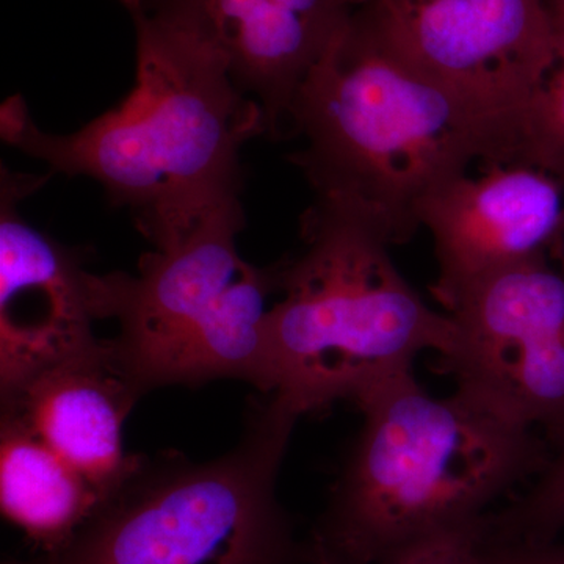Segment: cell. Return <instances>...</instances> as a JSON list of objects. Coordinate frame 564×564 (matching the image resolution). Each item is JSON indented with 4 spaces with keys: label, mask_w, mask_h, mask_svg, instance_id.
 I'll use <instances>...</instances> for the list:
<instances>
[{
    "label": "cell",
    "mask_w": 564,
    "mask_h": 564,
    "mask_svg": "<svg viewBox=\"0 0 564 564\" xmlns=\"http://www.w3.org/2000/svg\"><path fill=\"white\" fill-rule=\"evenodd\" d=\"M384 564H494L485 547L484 529L437 538Z\"/></svg>",
    "instance_id": "obj_16"
},
{
    "label": "cell",
    "mask_w": 564,
    "mask_h": 564,
    "mask_svg": "<svg viewBox=\"0 0 564 564\" xmlns=\"http://www.w3.org/2000/svg\"><path fill=\"white\" fill-rule=\"evenodd\" d=\"M358 10L404 61L516 113L555 68L549 0H377Z\"/></svg>",
    "instance_id": "obj_8"
},
{
    "label": "cell",
    "mask_w": 564,
    "mask_h": 564,
    "mask_svg": "<svg viewBox=\"0 0 564 564\" xmlns=\"http://www.w3.org/2000/svg\"><path fill=\"white\" fill-rule=\"evenodd\" d=\"M300 419L278 393L259 392L231 451L209 462L137 454L68 543L10 564H292L302 552L278 480Z\"/></svg>",
    "instance_id": "obj_5"
},
{
    "label": "cell",
    "mask_w": 564,
    "mask_h": 564,
    "mask_svg": "<svg viewBox=\"0 0 564 564\" xmlns=\"http://www.w3.org/2000/svg\"><path fill=\"white\" fill-rule=\"evenodd\" d=\"M358 10L351 0H141L144 13L210 52L261 107L267 135H291L296 93Z\"/></svg>",
    "instance_id": "obj_10"
},
{
    "label": "cell",
    "mask_w": 564,
    "mask_h": 564,
    "mask_svg": "<svg viewBox=\"0 0 564 564\" xmlns=\"http://www.w3.org/2000/svg\"><path fill=\"white\" fill-rule=\"evenodd\" d=\"M102 497L61 455L13 419L0 421V508L35 554L63 547Z\"/></svg>",
    "instance_id": "obj_13"
},
{
    "label": "cell",
    "mask_w": 564,
    "mask_h": 564,
    "mask_svg": "<svg viewBox=\"0 0 564 564\" xmlns=\"http://www.w3.org/2000/svg\"><path fill=\"white\" fill-rule=\"evenodd\" d=\"M140 399L104 339L98 351L50 367L0 404L2 417L31 430L104 499L135 463L122 430Z\"/></svg>",
    "instance_id": "obj_12"
},
{
    "label": "cell",
    "mask_w": 564,
    "mask_h": 564,
    "mask_svg": "<svg viewBox=\"0 0 564 564\" xmlns=\"http://www.w3.org/2000/svg\"><path fill=\"white\" fill-rule=\"evenodd\" d=\"M302 248L276 262L280 302L267 317L270 392L302 417L355 404L414 372L426 351L444 359L455 323L419 295L391 245L351 207L315 196L300 221Z\"/></svg>",
    "instance_id": "obj_4"
},
{
    "label": "cell",
    "mask_w": 564,
    "mask_h": 564,
    "mask_svg": "<svg viewBox=\"0 0 564 564\" xmlns=\"http://www.w3.org/2000/svg\"><path fill=\"white\" fill-rule=\"evenodd\" d=\"M455 388L511 421L564 441V274L549 261L475 282L444 307Z\"/></svg>",
    "instance_id": "obj_7"
},
{
    "label": "cell",
    "mask_w": 564,
    "mask_h": 564,
    "mask_svg": "<svg viewBox=\"0 0 564 564\" xmlns=\"http://www.w3.org/2000/svg\"><path fill=\"white\" fill-rule=\"evenodd\" d=\"M355 406L361 430L304 544L306 564H384L484 529L492 505L540 464L534 430L462 389L433 395L414 372Z\"/></svg>",
    "instance_id": "obj_3"
},
{
    "label": "cell",
    "mask_w": 564,
    "mask_h": 564,
    "mask_svg": "<svg viewBox=\"0 0 564 564\" xmlns=\"http://www.w3.org/2000/svg\"><path fill=\"white\" fill-rule=\"evenodd\" d=\"M243 228V206L236 204L141 256L137 273L106 274L109 318L120 323L107 340L141 397L223 378L270 393L267 317L278 267L240 258Z\"/></svg>",
    "instance_id": "obj_6"
},
{
    "label": "cell",
    "mask_w": 564,
    "mask_h": 564,
    "mask_svg": "<svg viewBox=\"0 0 564 564\" xmlns=\"http://www.w3.org/2000/svg\"><path fill=\"white\" fill-rule=\"evenodd\" d=\"M486 552L494 564H564L563 549L545 543H494L486 541Z\"/></svg>",
    "instance_id": "obj_17"
},
{
    "label": "cell",
    "mask_w": 564,
    "mask_h": 564,
    "mask_svg": "<svg viewBox=\"0 0 564 564\" xmlns=\"http://www.w3.org/2000/svg\"><path fill=\"white\" fill-rule=\"evenodd\" d=\"M551 7L556 36L555 68L527 110L518 162L543 170L564 187V0H551Z\"/></svg>",
    "instance_id": "obj_14"
},
{
    "label": "cell",
    "mask_w": 564,
    "mask_h": 564,
    "mask_svg": "<svg viewBox=\"0 0 564 564\" xmlns=\"http://www.w3.org/2000/svg\"><path fill=\"white\" fill-rule=\"evenodd\" d=\"M564 529V441L562 452L525 496L489 514L486 536L497 543H544Z\"/></svg>",
    "instance_id": "obj_15"
},
{
    "label": "cell",
    "mask_w": 564,
    "mask_h": 564,
    "mask_svg": "<svg viewBox=\"0 0 564 564\" xmlns=\"http://www.w3.org/2000/svg\"><path fill=\"white\" fill-rule=\"evenodd\" d=\"M524 115L404 61L356 10L303 82L291 162L315 196L366 218L395 247L421 229L423 204L475 162H518Z\"/></svg>",
    "instance_id": "obj_1"
},
{
    "label": "cell",
    "mask_w": 564,
    "mask_h": 564,
    "mask_svg": "<svg viewBox=\"0 0 564 564\" xmlns=\"http://www.w3.org/2000/svg\"><path fill=\"white\" fill-rule=\"evenodd\" d=\"M131 18L135 84L115 109L55 135L13 96L0 109V135L51 174L98 182L111 206L131 212L141 236L162 250L242 204L240 151L267 135L265 118L210 52L147 14Z\"/></svg>",
    "instance_id": "obj_2"
},
{
    "label": "cell",
    "mask_w": 564,
    "mask_h": 564,
    "mask_svg": "<svg viewBox=\"0 0 564 564\" xmlns=\"http://www.w3.org/2000/svg\"><path fill=\"white\" fill-rule=\"evenodd\" d=\"M351 2L355 3L356 9H361V7L377 2V0H351Z\"/></svg>",
    "instance_id": "obj_19"
},
{
    "label": "cell",
    "mask_w": 564,
    "mask_h": 564,
    "mask_svg": "<svg viewBox=\"0 0 564 564\" xmlns=\"http://www.w3.org/2000/svg\"><path fill=\"white\" fill-rule=\"evenodd\" d=\"M47 180L0 169V399L104 345L95 323L109 318L106 274L22 215Z\"/></svg>",
    "instance_id": "obj_9"
},
{
    "label": "cell",
    "mask_w": 564,
    "mask_h": 564,
    "mask_svg": "<svg viewBox=\"0 0 564 564\" xmlns=\"http://www.w3.org/2000/svg\"><path fill=\"white\" fill-rule=\"evenodd\" d=\"M419 220L432 236V292L443 307L511 267L564 262V187L529 163H488L478 176L456 177L423 204Z\"/></svg>",
    "instance_id": "obj_11"
},
{
    "label": "cell",
    "mask_w": 564,
    "mask_h": 564,
    "mask_svg": "<svg viewBox=\"0 0 564 564\" xmlns=\"http://www.w3.org/2000/svg\"><path fill=\"white\" fill-rule=\"evenodd\" d=\"M549 2H551V0H549Z\"/></svg>",
    "instance_id": "obj_20"
},
{
    "label": "cell",
    "mask_w": 564,
    "mask_h": 564,
    "mask_svg": "<svg viewBox=\"0 0 564 564\" xmlns=\"http://www.w3.org/2000/svg\"><path fill=\"white\" fill-rule=\"evenodd\" d=\"M118 2H120L121 6L131 13V11L139 9L141 0H118Z\"/></svg>",
    "instance_id": "obj_18"
}]
</instances>
